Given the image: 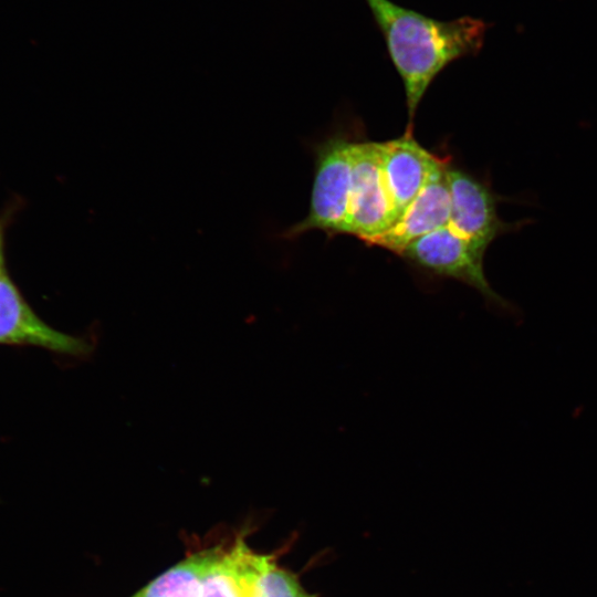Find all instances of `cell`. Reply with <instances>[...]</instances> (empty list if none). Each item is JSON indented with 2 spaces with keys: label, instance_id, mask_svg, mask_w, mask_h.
<instances>
[{
  "label": "cell",
  "instance_id": "6da1fadb",
  "mask_svg": "<svg viewBox=\"0 0 597 597\" xmlns=\"http://www.w3.org/2000/svg\"><path fill=\"white\" fill-rule=\"evenodd\" d=\"M381 33L406 94L411 134L419 103L432 81L453 61L476 55L491 24L463 15L441 21L390 0H365Z\"/></svg>",
  "mask_w": 597,
  "mask_h": 597
},
{
  "label": "cell",
  "instance_id": "7a4b0ae2",
  "mask_svg": "<svg viewBox=\"0 0 597 597\" xmlns=\"http://www.w3.org/2000/svg\"><path fill=\"white\" fill-rule=\"evenodd\" d=\"M352 144L335 135L315 147L314 180L308 213L281 233L286 240L296 239L311 230L328 235L347 234L352 187Z\"/></svg>",
  "mask_w": 597,
  "mask_h": 597
},
{
  "label": "cell",
  "instance_id": "3957f363",
  "mask_svg": "<svg viewBox=\"0 0 597 597\" xmlns=\"http://www.w3.org/2000/svg\"><path fill=\"white\" fill-rule=\"evenodd\" d=\"M400 256L430 277L452 279L473 287L499 311L510 313L514 308L488 282L483 268L484 254L448 226L416 239Z\"/></svg>",
  "mask_w": 597,
  "mask_h": 597
},
{
  "label": "cell",
  "instance_id": "277c9868",
  "mask_svg": "<svg viewBox=\"0 0 597 597\" xmlns=\"http://www.w3.org/2000/svg\"><path fill=\"white\" fill-rule=\"evenodd\" d=\"M450 190V219L448 227L485 254L488 247L500 235L519 231L528 221L505 222L498 213L500 197L489 181L454 168L447 171Z\"/></svg>",
  "mask_w": 597,
  "mask_h": 597
},
{
  "label": "cell",
  "instance_id": "5b68a950",
  "mask_svg": "<svg viewBox=\"0 0 597 597\" xmlns=\"http://www.w3.org/2000/svg\"><path fill=\"white\" fill-rule=\"evenodd\" d=\"M0 345L40 347L80 359L94 352L91 338L59 331L33 311L9 275L6 261L0 264Z\"/></svg>",
  "mask_w": 597,
  "mask_h": 597
},
{
  "label": "cell",
  "instance_id": "8992f818",
  "mask_svg": "<svg viewBox=\"0 0 597 597\" xmlns=\"http://www.w3.org/2000/svg\"><path fill=\"white\" fill-rule=\"evenodd\" d=\"M347 234L363 242L386 231L397 219L381 167L379 143L353 142Z\"/></svg>",
  "mask_w": 597,
  "mask_h": 597
},
{
  "label": "cell",
  "instance_id": "52a82bcc",
  "mask_svg": "<svg viewBox=\"0 0 597 597\" xmlns=\"http://www.w3.org/2000/svg\"><path fill=\"white\" fill-rule=\"evenodd\" d=\"M449 165V158L443 157L398 219L386 231L364 242L400 255L416 239L448 226L451 210L447 176Z\"/></svg>",
  "mask_w": 597,
  "mask_h": 597
},
{
  "label": "cell",
  "instance_id": "ba28073f",
  "mask_svg": "<svg viewBox=\"0 0 597 597\" xmlns=\"http://www.w3.org/2000/svg\"><path fill=\"white\" fill-rule=\"evenodd\" d=\"M379 148L385 182L398 219L443 157L418 144L412 133L379 143Z\"/></svg>",
  "mask_w": 597,
  "mask_h": 597
},
{
  "label": "cell",
  "instance_id": "9c48e42d",
  "mask_svg": "<svg viewBox=\"0 0 597 597\" xmlns=\"http://www.w3.org/2000/svg\"><path fill=\"white\" fill-rule=\"evenodd\" d=\"M269 555L253 553L243 541L220 548L202 578V597H251Z\"/></svg>",
  "mask_w": 597,
  "mask_h": 597
},
{
  "label": "cell",
  "instance_id": "30bf717a",
  "mask_svg": "<svg viewBox=\"0 0 597 597\" xmlns=\"http://www.w3.org/2000/svg\"><path fill=\"white\" fill-rule=\"evenodd\" d=\"M218 549L189 555L132 597H202L203 574Z\"/></svg>",
  "mask_w": 597,
  "mask_h": 597
},
{
  "label": "cell",
  "instance_id": "8fae6325",
  "mask_svg": "<svg viewBox=\"0 0 597 597\" xmlns=\"http://www.w3.org/2000/svg\"><path fill=\"white\" fill-rule=\"evenodd\" d=\"M255 590L261 597H315L294 574L279 566L271 555L263 565Z\"/></svg>",
  "mask_w": 597,
  "mask_h": 597
},
{
  "label": "cell",
  "instance_id": "7c38bea8",
  "mask_svg": "<svg viewBox=\"0 0 597 597\" xmlns=\"http://www.w3.org/2000/svg\"><path fill=\"white\" fill-rule=\"evenodd\" d=\"M4 220L0 218V264L6 261L4 256Z\"/></svg>",
  "mask_w": 597,
  "mask_h": 597
},
{
  "label": "cell",
  "instance_id": "4fadbf2b",
  "mask_svg": "<svg viewBox=\"0 0 597 597\" xmlns=\"http://www.w3.org/2000/svg\"><path fill=\"white\" fill-rule=\"evenodd\" d=\"M251 597H261V596L256 593V590H255V588H254V591H253V594L251 595Z\"/></svg>",
  "mask_w": 597,
  "mask_h": 597
}]
</instances>
